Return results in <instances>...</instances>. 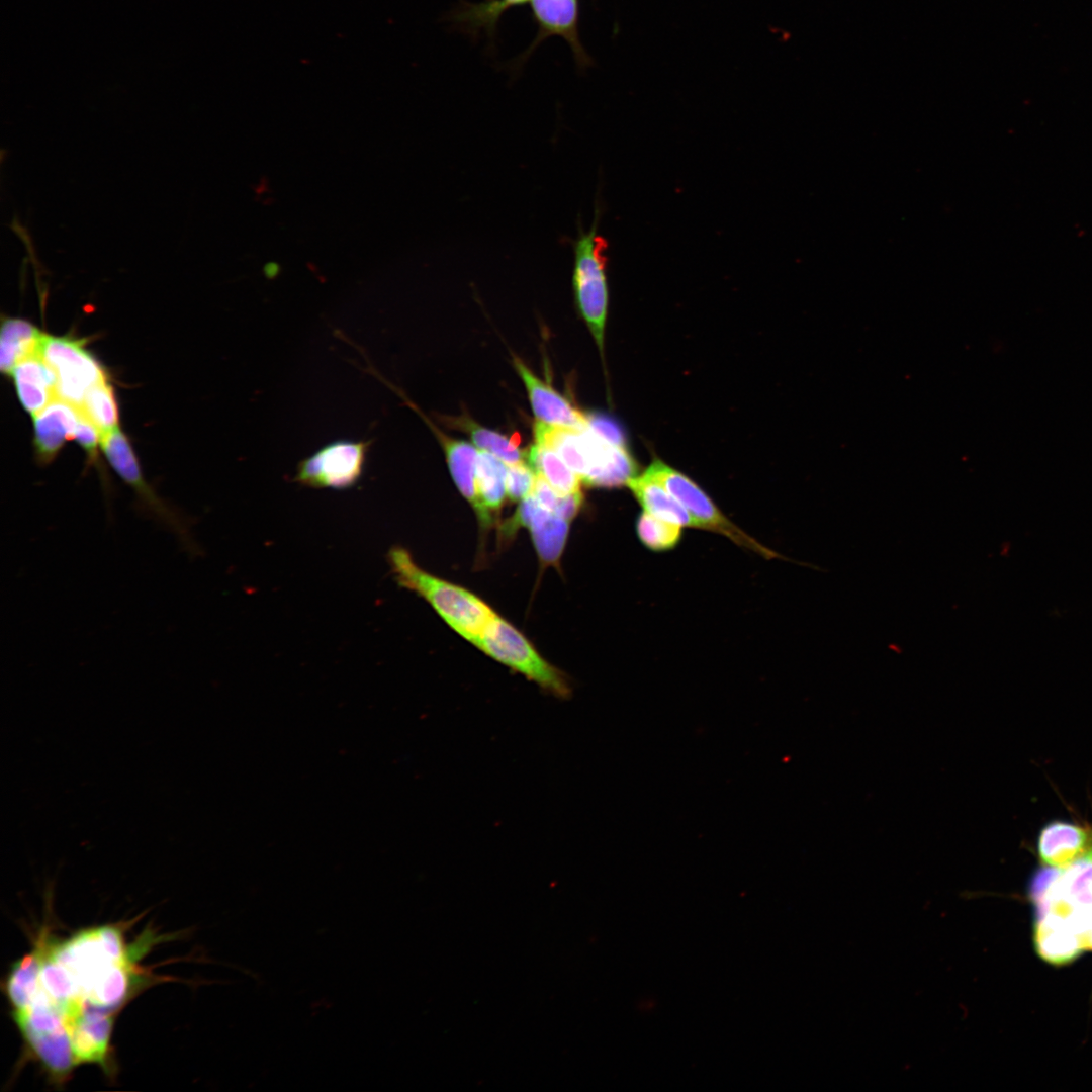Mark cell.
Here are the masks:
<instances>
[{"label": "cell", "mask_w": 1092, "mask_h": 1092, "mask_svg": "<svg viewBox=\"0 0 1092 1092\" xmlns=\"http://www.w3.org/2000/svg\"><path fill=\"white\" fill-rule=\"evenodd\" d=\"M101 437L100 431L80 411L72 439H75L90 457H94Z\"/></svg>", "instance_id": "cell-30"}, {"label": "cell", "mask_w": 1092, "mask_h": 1092, "mask_svg": "<svg viewBox=\"0 0 1092 1092\" xmlns=\"http://www.w3.org/2000/svg\"><path fill=\"white\" fill-rule=\"evenodd\" d=\"M80 408L56 398L33 416L34 447L40 463L52 461L68 439L73 438Z\"/></svg>", "instance_id": "cell-12"}, {"label": "cell", "mask_w": 1092, "mask_h": 1092, "mask_svg": "<svg viewBox=\"0 0 1092 1092\" xmlns=\"http://www.w3.org/2000/svg\"><path fill=\"white\" fill-rule=\"evenodd\" d=\"M43 336V333L25 320L4 318L0 336V368L2 373L10 375L19 362L38 353Z\"/></svg>", "instance_id": "cell-21"}, {"label": "cell", "mask_w": 1092, "mask_h": 1092, "mask_svg": "<svg viewBox=\"0 0 1092 1092\" xmlns=\"http://www.w3.org/2000/svg\"><path fill=\"white\" fill-rule=\"evenodd\" d=\"M643 474L660 483L672 494L689 511L698 528L724 535L735 544L764 558H783L735 525L697 483L681 472L659 459H654Z\"/></svg>", "instance_id": "cell-5"}, {"label": "cell", "mask_w": 1092, "mask_h": 1092, "mask_svg": "<svg viewBox=\"0 0 1092 1092\" xmlns=\"http://www.w3.org/2000/svg\"><path fill=\"white\" fill-rule=\"evenodd\" d=\"M537 477L531 466L525 462L509 465L507 468V496L513 502H521L532 494Z\"/></svg>", "instance_id": "cell-28"}, {"label": "cell", "mask_w": 1092, "mask_h": 1092, "mask_svg": "<svg viewBox=\"0 0 1092 1092\" xmlns=\"http://www.w3.org/2000/svg\"><path fill=\"white\" fill-rule=\"evenodd\" d=\"M513 363L527 389L531 407L538 422L573 430H583L588 427L586 415L536 376L521 359L514 357Z\"/></svg>", "instance_id": "cell-9"}, {"label": "cell", "mask_w": 1092, "mask_h": 1092, "mask_svg": "<svg viewBox=\"0 0 1092 1092\" xmlns=\"http://www.w3.org/2000/svg\"><path fill=\"white\" fill-rule=\"evenodd\" d=\"M77 1064H106L113 1017L107 1012L82 1010L65 1019Z\"/></svg>", "instance_id": "cell-10"}, {"label": "cell", "mask_w": 1092, "mask_h": 1092, "mask_svg": "<svg viewBox=\"0 0 1092 1092\" xmlns=\"http://www.w3.org/2000/svg\"><path fill=\"white\" fill-rule=\"evenodd\" d=\"M25 1041L49 1074L64 1081L77 1065L66 1025L44 1032H23Z\"/></svg>", "instance_id": "cell-20"}, {"label": "cell", "mask_w": 1092, "mask_h": 1092, "mask_svg": "<svg viewBox=\"0 0 1092 1092\" xmlns=\"http://www.w3.org/2000/svg\"><path fill=\"white\" fill-rule=\"evenodd\" d=\"M535 443L550 448L583 481L589 464L580 430L556 427L538 422L534 426Z\"/></svg>", "instance_id": "cell-24"}, {"label": "cell", "mask_w": 1092, "mask_h": 1092, "mask_svg": "<svg viewBox=\"0 0 1092 1092\" xmlns=\"http://www.w3.org/2000/svg\"><path fill=\"white\" fill-rule=\"evenodd\" d=\"M506 463L493 454L481 450L478 453L475 484L478 497L479 522L485 527L492 523L493 513L497 512L507 496Z\"/></svg>", "instance_id": "cell-17"}, {"label": "cell", "mask_w": 1092, "mask_h": 1092, "mask_svg": "<svg viewBox=\"0 0 1092 1092\" xmlns=\"http://www.w3.org/2000/svg\"><path fill=\"white\" fill-rule=\"evenodd\" d=\"M38 354L55 374L58 398L78 407L90 388L107 380L103 367L81 339L44 334Z\"/></svg>", "instance_id": "cell-6"}, {"label": "cell", "mask_w": 1092, "mask_h": 1092, "mask_svg": "<svg viewBox=\"0 0 1092 1092\" xmlns=\"http://www.w3.org/2000/svg\"><path fill=\"white\" fill-rule=\"evenodd\" d=\"M586 418L588 427L602 439L614 446L627 448L624 430L614 418L604 413H589Z\"/></svg>", "instance_id": "cell-29"}, {"label": "cell", "mask_w": 1092, "mask_h": 1092, "mask_svg": "<svg viewBox=\"0 0 1092 1092\" xmlns=\"http://www.w3.org/2000/svg\"><path fill=\"white\" fill-rule=\"evenodd\" d=\"M1091 842L1092 828L1057 820L1042 827L1036 850L1043 866L1064 869L1084 854Z\"/></svg>", "instance_id": "cell-11"}, {"label": "cell", "mask_w": 1092, "mask_h": 1092, "mask_svg": "<svg viewBox=\"0 0 1092 1092\" xmlns=\"http://www.w3.org/2000/svg\"><path fill=\"white\" fill-rule=\"evenodd\" d=\"M372 440H338L302 459L293 481L310 488L347 489L362 477Z\"/></svg>", "instance_id": "cell-7"}, {"label": "cell", "mask_w": 1092, "mask_h": 1092, "mask_svg": "<svg viewBox=\"0 0 1092 1092\" xmlns=\"http://www.w3.org/2000/svg\"><path fill=\"white\" fill-rule=\"evenodd\" d=\"M392 389L400 392L393 385ZM406 401L408 405L415 408L430 426L435 433L441 446L444 449L446 460L448 463L449 471L455 482V485L461 492V494L471 504L475 512L478 511V497L475 484L476 464L478 458V452L472 444L465 440H458L450 438L445 435L439 429H437L431 421H429L423 413L420 412L417 406L410 401L402 393H399Z\"/></svg>", "instance_id": "cell-15"}, {"label": "cell", "mask_w": 1092, "mask_h": 1092, "mask_svg": "<svg viewBox=\"0 0 1092 1092\" xmlns=\"http://www.w3.org/2000/svg\"><path fill=\"white\" fill-rule=\"evenodd\" d=\"M1034 943L1037 953L1055 965L1070 963L1085 950L1070 921L1053 911L1037 915Z\"/></svg>", "instance_id": "cell-13"}, {"label": "cell", "mask_w": 1092, "mask_h": 1092, "mask_svg": "<svg viewBox=\"0 0 1092 1092\" xmlns=\"http://www.w3.org/2000/svg\"><path fill=\"white\" fill-rule=\"evenodd\" d=\"M100 446L115 472L133 489L141 510L170 531L187 553L197 554L199 550L192 535V520L161 498L147 483L135 454L123 432L117 427L102 435Z\"/></svg>", "instance_id": "cell-3"}, {"label": "cell", "mask_w": 1092, "mask_h": 1092, "mask_svg": "<svg viewBox=\"0 0 1092 1092\" xmlns=\"http://www.w3.org/2000/svg\"><path fill=\"white\" fill-rule=\"evenodd\" d=\"M279 270L280 267L276 262H269L264 266V273L267 277H275Z\"/></svg>", "instance_id": "cell-32"}, {"label": "cell", "mask_w": 1092, "mask_h": 1092, "mask_svg": "<svg viewBox=\"0 0 1092 1092\" xmlns=\"http://www.w3.org/2000/svg\"><path fill=\"white\" fill-rule=\"evenodd\" d=\"M44 947L46 943L40 939L37 947L15 962L8 974L5 989L14 1011L27 1009L40 989L39 977Z\"/></svg>", "instance_id": "cell-23"}, {"label": "cell", "mask_w": 1092, "mask_h": 1092, "mask_svg": "<svg viewBox=\"0 0 1092 1092\" xmlns=\"http://www.w3.org/2000/svg\"><path fill=\"white\" fill-rule=\"evenodd\" d=\"M526 1L529 0H500L490 3L487 8H479V10L482 12V15H485L492 21L493 18L497 17L503 12V10H505L509 6L521 4Z\"/></svg>", "instance_id": "cell-31"}, {"label": "cell", "mask_w": 1092, "mask_h": 1092, "mask_svg": "<svg viewBox=\"0 0 1092 1092\" xmlns=\"http://www.w3.org/2000/svg\"><path fill=\"white\" fill-rule=\"evenodd\" d=\"M568 520L542 506L530 494L521 500L511 522L506 525L507 534L518 526L529 529L536 552L544 565H557L564 550Z\"/></svg>", "instance_id": "cell-8"}, {"label": "cell", "mask_w": 1092, "mask_h": 1092, "mask_svg": "<svg viewBox=\"0 0 1092 1092\" xmlns=\"http://www.w3.org/2000/svg\"><path fill=\"white\" fill-rule=\"evenodd\" d=\"M635 528L639 541L646 548L655 552L673 549L682 536V527L659 519L645 511L638 516Z\"/></svg>", "instance_id": "cell-27"}, {"label": "cell", "mask_w": 1092, "mask_h": 1092, "mask_svg": "<svg viewBox=\"0 0 1092 1092\" xmlns=\"http://www.w3.org/2000/svg\"><path fill=\"white\" fill-rule=\"evenodd\" d=\"M10 375L22 406L32 416L58 398L55 374L38 353L19 362Z\"/></svg>", "instance_id": "cell-14"}, {"label": "cell", "mask_w": 1092, "mask_h": 1092, "mask_svg": "<svg viewBox=\"0 0 1092 1092\" xmlns=\"http://www.w3.org/2000/svg\"><path fill=\"white\" fill-rule=\"evenodd\" d=\"M472 644L548 693L559 698L571 694L566 675L545 660L518 629L497 614Z\"/></svg>", "instance_id": "cell-4"}, {"label": "cell", "mask_w": 1092, "mask_h": 1092, "mask_svg": "<svg viewBox=\"0 0 1092 1092\" xmlns=\"http://www.w3.org/2000/svg\"><path fill=\"white\" fill-rule=\"evenodd\" d=\"M627 486L645 512L680 527L698 528L689 511L657 481L642 473Z\"/></svg>", "instance_id": "cell-18"}, {"label": "cell", "mask_w": 1092, "mask_h": 1092, "mask_svg": "<svg viewBox=\"0 0 1092 1092\" xmlns=\"http://www.w3.org/2000/svg\"><path fill=\"white\" fill-rule=\"evenodd\" d=\"M601 208L596 207L592 226L585 231L578 223L577 237L572 241L574 264L572 288L574 302L587 324L601 352L609 305L607 278L608 241L598 233Z\"/></svg>", "instance_id": "cell-2"}, {"label": "cell", "mask_w": 1092, "mask_h": 1092, "mask_svg": "<svg viewBox=\"0 0 1092 1092\" xmlns=\"http://www.w3.org/2000/svg\"><path fill=\"white\" fill-rule=\"evenodd\" d=\"M129 963H115L102 970L82 995L83 1010L108 1011L120 1005L129 993Z\"/></svg>", "instance_id": "cell-19"}, {"label": "cell", "mask_w": 1092, "mask_h": 1092, "mask_svg": "<svg viewBox=\"0 0 1092 1092\" xmlns=\"http://www.w3.org/2000/svg\"><path fill=\"white\" fill-rule=\"evenodd\" d=\"M526 462L555 491L562 495L581 492L580 477L550 448L533 444L526 450Z\"/></svg>", "instance_id": "cell-25"}, {"label": "cell", "mask_w": 1092, "mask_h": 1092, "mask_svg": "<svg viewBox=\"0 0 1092 1092\" xmlns=\"http://www.w3.org/2000/svg\"><path fill=\"white\" fill-rule=\"evenodd\" d=\"M79 408L101 435L118 427L117 403L113 388L107 380L90 388Z\"/></svg>", "instance_id": "cell-26"}, {"label": "cell", "mask_w": 1092, "mask_h": 1092, "mask_svg": "<svg viewBox=\"0 0 1092 1092\" xmlns=\"http://www.w3.org/2000/svg\"><path fill=\"white\" fill-rule=\"evenodd\" d=\"M387 560L397 584L427 601L455 632L469 642L473 643L496 615L473 593L423 569L405 548L391 547Z\"/></svg>", "instance_id": "cell-1"}, {"label": "cell", "mask_w": 1092, "mask_h": 1092, "mask_svg": "<svg viewBox=\"0 0 1092 1092\" xmlns=\"http://www.w3.org/2000/svg\"><path fill=\"white\" fill-rule=\"evenodd\" d=\"M543 35L556 34L567 40L577 62L587 60L577 34V0H529Z\"/></svg>", "instance_id": "cell-16"}, {"label": "cell", "mask_w": 1092, "mask_h": 1092, "mask_svg": "<svg viewBox=\"0 0 1092 1092\" xmlns=\"http://www.w3.org/2000/svg\"><path fill=\"white\" fill-rule=\"evenodd\" d=\"M441 421L450 428L464 432L476 447L493 454L508 465L522 463L526 459V452L519 448L515 437L509 438L497 431L485 428L467 414L444 416Z\"/></svg>", "instance_id": "cell-22"}]
</instances>
